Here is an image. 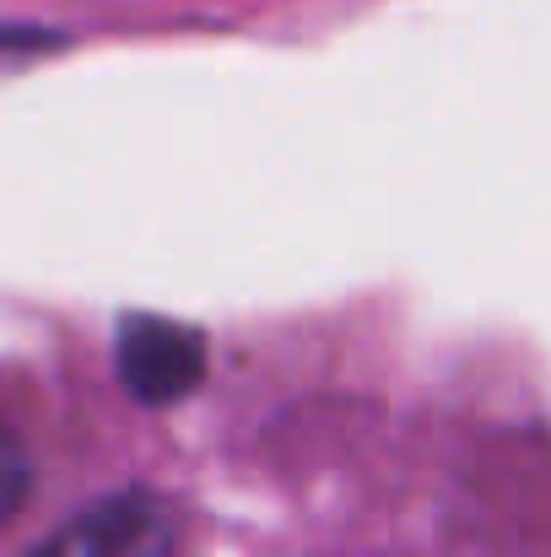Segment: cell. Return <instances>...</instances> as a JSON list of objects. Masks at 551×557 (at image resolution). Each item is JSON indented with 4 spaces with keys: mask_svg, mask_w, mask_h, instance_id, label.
<instances>
[{
    "mask_svg": "<svg viewBox=\"0 0 551 557\" xmlns=\"http://www.w3.org/2000/svg\"><path fill=\"white\" fill-rule=\"evenodd\" d=\"M174 547H179L174 509L147 487H125L76 515L71 525H60L27 557H174Z\"/></svg>",
    "mask_w": 551,
    "mask_h": 557,
    "instance_id": "cell-1",
    "label": "cell"
},
{
    "mask_svg": "<svg viewBox=\"0 0 551 557\" xmlns=\"http://www.w3.org/2000/svg\"><path fill=\"white\" fill-rule=\"evenodd\" d=\"M114 369L120 384L147 400V406H168L189 395L205 373V342L200 331H189L179 320L163 314H125L114 331Z\"/></svg>",
    "mask_w": 551,
    "mask_h": 557,
    "instance_id": "cell-2",
    "label": "cell"
},
{
    "mask_svg": "<svg viewBox=\"0 0 551 557\" xmlns=\"http://www.w3.org/2000/svg\"><path fill=\"white\" fill-rule=\"evenodd\" d=\"M27 493H33V460H27L22 438L0 422V525L27 504Z\"/></svg>",
    "mask_w": 551,
    "mask_h": 557,
    "instance_id": "cell-3",
    "label": "cell"
}]
</instances>
